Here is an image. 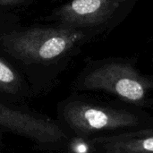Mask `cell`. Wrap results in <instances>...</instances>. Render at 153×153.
I'll return each mask as SVG.
<instances>
[{
    "mask_svg": "<svg viewBox=\"0 0 153 153\" xmlns=\"http://www.w3.org/2000/svg\"><path fill=\"white\" fill-rule=\"evenodd\" d=\"M91 31L85 28L18 24L0 34V51L28 69L57 67L90 39Z\"/></svg>",
    "mask_w": 153,
    "mask_h": 153,
    "instance_id": "obj_1",
    "label": "cell"
},
{
    "mask_svg": "<svg viewBox=\"0 0 153 153\" xmlns=\"http://www.w3.org/2000/svg\"><path fill=\"white\" fill-rule=\"evenodd\" d=\"M76 88L105 91L140 106L147 102L152 85L133 66L110 62L87 69L76 82Z\"/></svg>",
    "mask_w": 153,
    "mask_h": 153,
    "instance_id": "obj_2",
    "label": "cell"
},
{
    "mask_svg": "<svg viewBox=\"0 0 153 153\" xmlns=\"http://www.w3.org/2000/svg\"><path fill=\"white\" fill-rule=\"evenodd\" d=\"M59 123L76 136L136 126L138 117L122 109H116L81 100H67L59 104Z\"/></svg>",
    "mask_w": 153,
    "mask_h": 153,
    "instance_id": "obj_3",
    "label": "cell"
},
{
    "mask_svg": "<svg viewBox=\"0 0 153 153\" xmlns=\"http://www.w3.org/2000/svg\"><path fill=\"white\" fill-rule=\"evenodd\" d=\"M0 131L29 139L38 146L57 150L65 146L69 136L63 126L50 117L0 102Z\"/></svg>",
    "mask_w": 153,
    "mask_h": 153,
    "instance_id": "obj_4",
    "label": "cell"
},
{
    "mask_svg": "<svg viewBox=\"0 0 153 153\" xmlns=\"http://www.w3.org/2000/svg\"><path fill=\"white\" fill-rule=\"evenodd\" d=\"M119 5V0H67L45 20L56 26L93 29L107 22Z\"/></svg>",
    "mask_w": 153,
    "mask_h": 153,
    "instance_id": "obj_5",
    "label": "cell"
},
{
    "mask_svg": "<svg viewBox=\"0 0 153 153\" xmlns=\"http://www.w3.org/2000/svg\"><path fill=\"white\" fill-rule=\"evenodd\" d=\"M91 142L95 148L107 153L153 152V128L100 136Z\"/></svg>",
    "mask_w": 153,
    "mask_h": 153,
    "instance_id": "obj_6",
    "label": "cell"
},
{
    "mask_svg": "<svg viewBox=\"0 0 153 153\" xmlns=\"http://www.w3.org/2000/svg\"><path fill=\"white\" fill-rule=\"evenodd\" d=\"M65 146H67L68 150L73 152L83 153L95 151V146L91 141L87 142L84 137L80 136H76L72 140L69 138Z\"/></svg>",
    "mask_w": 153,
    "mask_h": 153,
    "instance_id": "obj_7",
    "label": "cell"
},
{
    "mask_svg": "<svg viewBox=\"0 0 153 153\" xmlns=\"http://www.w3.org/2000/svg\"><path fill=\"white\" fill-rule=\"evenodd\" d=\"M19 17L10 10L0 8V34L19 24Z\"/></svg>",
    "mask_w": 153,
    "mask_h": 153,
    "instance_id": "obj_8",
    "label": "cell"
},
{
    "mask_svg": "<svg viewBox=\"0 0 153 153\" xmlns=\"http://www.w3.org/2000/svg\"><path fill=\"white\" fill-rule=\"evenodd\" d=\"M39 0H0V8L10 10L16 7H23L34 4Z\"/></svg>",
    "mask_w": 153,
    "mask_h": 153,
    "instance_id": "obj_9",
    "label": "cell"
}]
</instances>
